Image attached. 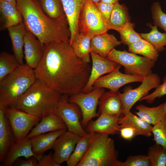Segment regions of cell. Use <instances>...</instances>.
I'll return each mask as SVG.
<instances>
[{
    "label": "cell",
    "mask_w": 166,
    "mask_h": 166,
    "mask_svg": "<svg viewBox=\"0 0 166 166\" xmlns=\"http://www.w3.org/2000/svg\"><path fill=\"white\" fill-rule=\"evenodd\" d=\"M91 67L77 57L69 41L44 45L42 58L34 69L37 79L61 95L81 91L88 82Z\"/></svg>",
    "instance_id": "cell-1"
},
{
    "label": "cell",
    "mask_w": 166,
    "mask_h": 166,
    "mask_svg": "<svg viewBox=\"0 0 166 166\" xmlns=\"http://www.w3.org/2000/svg\"><path fill=\"white\" fill-rule=\"evenodd\" d=\"M27 30L43 45L69 41L70 32L66 16L53 19L42 10L36 0H16Z\"/></svg>",
    "instance_id": "cell-2"
},
{
    "label": "cell",
    "mask_w": 166,
    "mask_h": 166,
    "mask_svg": "<svg viewBox=\"0 0 166 166\" xmlns=\"http://www.w3.org/2000/svg\"><path fill=\"white\" fill-rule=\"evenodd\" d=\"M61 94L37 79L14 107L38 117L53 112Z\"/></svg>",
    "instance_id": "cell-3"
},
{
    "label": "cell",
    "mask_w": 166,
    "mask_h": 166,
    "mask_svg": "<svg viewBox=\"0 0 166 166\" xmlns=\"http://www.w3.org/2000/svg\"><path fill=\"white\" fill-rule=\"evenodd\" d=\"M34 69L20 65L0 81V109L14 107L36 80Z\"/></svg>",
    "instance_id": "cell-4"
},
{
    "label": "cell",
    "mask_w": 166,
    "mask_h": 166,
    "mask_svg": "<svg viewBox=\"0 0 166 166\" xmlns=\"http://www.w3.org/2000/svg\"><path fill=\"white\" fill-rule=\"evenodd\" d=\"M114 140L109 135L94 132L87 152L77 166H119Z\"/></svg>",
    "instance_id": "cell-5"
},
{
    "label": "cell",
    "mask_w": 166,
    "mask_h": 166,
    "mask_svg": "<svg viewBox=\"0 0 166 166\" xmlns=\"http://www.w3.org/2000/svg\"><path fill=\"white\" fill-rule=\"evenodd\" d=\"M107 58L122 65L125 73L145 77L152 73L155 61L126 51L113 49Z\"/></svg>",
    "instance_id": "cell-6"
},
{
    "label": "cell",
    "mask_w": 166,
    "mask_h": 166,
    "mask_svg": "<svg viewBox=\"0 0 166 166\" xmlns=\"http://www.w3.org/2000/svg\"><path fill=\"white\" fill-rule=\"evenodd\" d=\"M79 33L92 37L107 32V23L95 4L85 0L78 19Z\"/></svg>",
    "instance_id": "cell-7"
},
{
    "label": "cell",
    "mask_w": 166,
    "mask_h": 166,
    "mask_svg": "<svg viewBox=\"0 0 166 166\" xmlns=\"http://www.w3.org/2000/svg\"><path fill=\"white\" fill-rule=\"evenodd\" d=\"M69 96L61 95L53 113L63 121L68 131L81 136L88 132L83 128L80 122L81 111L76 104L69 101Z\"/></svg>",
    "instance_id": "cell-8"
},
{
    "label": "cell",
    "mask_w": 166,
    "mask_h": 166,
    "mask_svg": "<svg viewBox=\"0 0 166 166\" xmlns=\"http://www.w3.org/2000/svg\"><path fill=\"white\" fill-rule=\"evenodd\" d=\"M5 115L12 129L15 141L26 138L41 119L14 107L4 109Z\"/></svg>",
    "instance_id": "cell-9"
},
{
    "label": "cell",
    "mask_w": 166,
    "mask_h": 166,
    "mask_svg": "<svg viewBox=\"0 0 166 166\" xmlns=\"http://www.w3.org/2000/svg\"><path fill=\"white\" fill-rule=\"evenodd\" d=\"M105 93L102 88H94L88 93L80 92L70 96L69 102L76 104L80 108L82 117L81 124L86 125L91 119L99 116L96 112L100 98Z\"/></svg>",
    "instance_id": "cell-10"
},
{
    "label": "cell",
    "mask_w": 166,
    "mask_h": 166,
    "mask_svg": "<svg viewBox=\"0 0 166 166\" xmlns=\"http://www.w3.org/2000/svg\"><path fill=\"white\" fill-rule=\"evenodd\" d=\"M160 81L158 74L152 73L144 77L141 83L137 87L133 89L130 87H128L124 88L123 93L119 92L123 105V115L130 111L133 105L147 95L150 90L160 85Z\"/></svg>",
    "instance_id": "cell-11"
},
{
    "label": "cell",
    "mask_w": 166,
    "mask_h": 166,
    "mask_svg": "<svg viewBox=\"0 0 166 166\" xmlns=\"http://www.w3.org/2000/svg\"><path fill=\"white\" fill-rule=\"evenodd\" d=\"M121 66L119 65L115 69L107 75L99 77L93 84L94 88H107L110 91L117 92L120 88L126 84L143 81V77L121 73L119 71Z\"/></svg>",
    "instance_id": "cell-12"
},
{
    "label": "cell",
    "mask_w": 166,
    "mask_h": 166,
    "mask_svg": "<svg viewBox=\"0 0 166 166\" xmlns=\"http://www.w3.org/2000/svg\"><path fill=\"white\" fill-rule=\"evenodd\" d=\"M80 137L78 135L66 130L57 138L52 149L54 152L53 158L59 166L67 161Z\"/></svg>",
    "instance_id": "cell-13"
},
{
    "label": "cell",
    "mask_w": 166,
    "mask_h": 166,
    "mask_svg": "<svg viewBox=\"0 0 166 166\" xmlns=\"http://www.w3.org/2000/svg\"><path fill=\"white\" fill-rule=\"evenodd\" d=\"M90 56L92 65L88 82L81 91L84 93L92 91L94 89L93 84L97 80L103 75L112 72L120 65L93 51L90 52Z\"/></svg>",
    "instance_id": "cell-14"
},
{
    "label": "cell",
    "mask_w": 166,
    "mask_h": 166,
    "mask_svg": "<svg viewBox=\"0 0 166 166\" xmlns=\"http://www.w3.org/2000/svg\"><path fill=\"white\" fill-rule=\"evenodd\" d=\"M43 46L35 36L27 30L24 38V54L26 64L34 69L43 54Z\"/></svg>",
    "instance_id": "cell-15"
},
{
    "label": "cell",
    "mask_w": 166,
    "mask_h": 166,
    "mask_svg": "<svg viewBox=\"0 0 166 166\" xmlns=\"http://www.w3.org/2000/svg\"><path fill=\"white\" fill-rule=\"evenodd\" d=\"M120 117L102 113L95 120H91L87 125L88 132H94L114 135L119 132L120 127L118 123Z\"/></svg>",
    "instance_id": "cell-16"
},
{
    "label": "cell",
    "mask_w": 166,
    "mask_h": 166,
    "mask_svg": "<svg viewBox=\"0 0 166 166\" xmlns=\"http://www.w3.org/2000/svg\"><path fill=\"white\" fill-rule=\"evenodd\" d=\"M70 32L69 42L71 45L79 33L78 22L85 0H61Z\"/></svg>",
    "instance_id": "cell-17"
},
{
    "label": "cell",
    "mask_w": 166,
    "mask_h": 166,
    "mask_svg": "<svg viewBox=\"0 0 166 166\" xmlns=\"http://www.w3.org/2000/svg\"><path fill=\"white\" fill-rule=\"evenodd\" d=\"M119 91L105 92L99 99L98 112L99 115L104 113L120 117L123 115L122 104L119 95Z\"/></svg>",
    "instance_id": "cell-18"
},
{
    "label": "cell",
    "mask_w": 166,
    "mask_h": 166,
    "mask_svg": "<svg viewBox=\"0 0 166 166\" xmlns=\"http://www.w3.org/2000/svg\"><path fill=\"white\" fill-rule=\"evenodd\" d=\"M62 129H67L65 124L60 117L52 112L43 117L26 137L30 139L38 135Z\"/></svg>",
    "instance_id": "cell-19"
},
{
    "label": "cell",
    "mask_w": 166,
    "mask_h": 166,
    "mask_svg": "<svg viewBox=\"0 0 166 166\" xmlns=\"http://www.w3.org/2000/svg\"><path fill=\"white\" fill-rule=\"evenodd\" d=\"M33 156L36 157L32 151L31 140L26 137L20 141H15L14 143L2 162V165L12 166L19 157H23L27 159Z\"/></svg>",
    "instance_id": "cell-20"
},
{
    "label": "cell",
    "mask_w": 166,
    "mask_h": 166,
    "mask_svg": "<svg viewBox=\"0 0 166 166\" xmlns=\"http://www.w3.org/2000/svg\"><path fill=\"white\" fill-rule=\"evenodd\" d=\"M121 43L113 34L106 32L95 35L91 40V51L107 58L111 51Z\"/></svg>",
    "instance_id": "cell-21"
},
{
    "label": "cell",
    "mask_w": 166,
    "mask_h": 166,
    "mask_svg": "<svg viewBox=\"0 0 166 166\" xmlns=\"http://www.w3.org/2000/svg\"><path fill=\"white\" fill-rule=\"evenodd\" d=\"M67 129L45 133L30 138L32 144V151L38 159L48 150L52 149L57 138Z\"/></svg>",
    "instance_id": "cell-22"
},
{
    "label": "cell",
    "mask_w": 166,
    "mask_h": 166,
    "mask_svg": "<svg viewBox=\"0 0 166 166\" xmlns=\"http://www.w3.org/2000/svg\"><path fill=\"white\" fill-rule=\"evenodd\" d=\"M13 132L4 109H0V161L2 163L15 142Z\"/></svg>",
    "instance_id": "cell-23"
},
{
    "label": "cell",
    "mask_w": 166,
    "mask_h": 166,
    "mask_svg": "<svg viewBox=\"0 0 166 166\" xmlns=\"http://www.w3.org/2000/svg\"><path fill=\"white\" fill-rule=\"evenodd\" d=\"M0 30L18 25L22 22V14L16 5L0 0Z\"/></svg>",
    "instance_id": "cell-24"
},
{
    "label": "cell",
    "mask_w": 166,
    "mask_h": 166,
    "mask_svg": "<svg viewBox=\"0 0 166 166\" xmlns=\"http://www.w3.org/2000/svg\"><path fill=\"white\" fill-rule=\"evenodd\" d=\"M14 55L20 65L24 64V38L27 30L23 22L8 28Z\"/></svg>",
    "instance_id": "cell-25"
},
{
    "label": "cell",
    "mask_w": 166,
    "mask_h": 166,
    "mask_svg": "<svg viewBox=\"0 0 166 166\" xmlns=\"http://www.w3.org/2000/svg\"><path fill=\"white\" fill-rule=\"evenodd\" d=\"M118 123L120 128L130 127L135 129L140 135L146 137L152 135V125L130 111L120 117Z\"/></svg>",
    "instance_id": "cell-26"
},
{
    "label": "cell",
    "mask_w": 166,
    "mask_h": 166,
    "mask_svg": "<svg viewBox=\"0 0 166 166\" xmlns=\"http://www.w3.org/2000/svg\"><path fill=\"white\" fill-rule=\"evenodd\" d=\"M134 113L143 119L153 126L162 120L166 116V102L152 107L143 104L137 105Z\"/></svg>",
    "instance_id": "cell-27"
},
{
    "label": "cell",
    "mask_w": 166,
    "mask_h": 166,
    "mask_svg": "<svg viewBox=\"0 0 166 166\" xmlns=\"http://www.w3.org/2000/svg\"><path fill=\"white\" fill-rule=\"evenodd\" d=\"M128 9L119 2L115 3L110 18L107 23L108 30L112 29L119 32L130 22Z\"/></svg>",
    "instance_id": "cell-28"
},
{
    "label": "cell",
    "mask_w": 166,
    "mask_h": 166,
    "mask_svg": "<svg viewBox=\"0 0 166 166\" xmlns=\"http://www.w3.org/2000/svg\"><path fill=\"white\" fill-rule=\"evenodd\" d=\"M92 38L79 33L71 45L76 56L83 61L88 63L90 61V42Z\"/></svg>",
    "instance_id": "cell-29"
},
{
    "label": "cell",
    "mask_w": 166,
    "mask_h": 166,
    "mask_svg": "<svg viewBox=\"0 0 166 166\" xmlns=\"http://www.w3.org/2000/svg\"><path fill=\"white\" fill-rule=\"evenodd\" d=\"M94 133L88 132L81 136L73 151L66 162L67 166H77L87 152Z\"/></svg>",
    "instance_id": "cell-30"
},
{
    "label": "cell",
    "mask_w": 166,
    "mask_h": 166,
    "mask_svg": "<svg viewBox=\"0 0 166 166\" xmlns=\"http://www.w3.org/2000/svg\"><path fill=\"white\" fill-rule=\"evenodd\" d=\"M128 50L130 52L142 55L155 61L159 56L154 46L143 38L128 46Z\"/></svg>",
    "instance_id": "cell-31"
},
{
    "label": "cell",
    "mask_w": 166,
    "mask_h": 166,
    "mask_svg": "<svg viewBox=\"0 0 166 166\" xmlns=\"http://www.w3.org/2000/svg\"><path fill=\"white\" fill-rule=\"evenodd\" d=\"M151 28L150 32L140 34L142 38L151 44L159 52L164 50V46H166V33L159 32L157 26L148 25Z\"/></svg>",
    "instance_id": "cell-32"
},
{
    "label": "cell",
    "mask_w": 166,
    "mask_h": 166,
    "mask_svg": "<svg viewBox=\"0 0 166 166\" xmlns=\"http://www.w3.org/2000/svg\"><path fill=\"white\" fill-rule=\"evenodd\" d=\"M41 6L45 14L53 19L65 16L61 0H39Z\"/></svg>",
    "instance_id": "cell-33"
},
{
    "label": "cell",
    "mask_w": 166,
    "mask_h": 166,
    "mask_svg": "<svg viewBox=\"0 0 166 166\" xmlns=\"http://www.w3.org/2000/svg\"><path fill=\"white\" fill-rule=\"evenodd\" d=\"M20 65L14 55L2 52L0 54V81L12 73Z\"/></svg>",
    "instance_id": "cell-34"
},
{
    "label": "cell",
    "mask_w": 166,
    "mask_h": 166,
    "mask_svg": "<svg viewBox=\"0 0 166 166\" xmlns=\"http://www.w3.org/2000/svg\"><path fill=\"white\" fill-rule=\"evenodd\" d=\"M147 156L150 166H166V149L161 145L156 143L149 147Z\"/></svg>",
    "instance_id": "cell-35"
},
{
    "label": "cell",
    "mask_w": 166,
    "mask_h": 166,
    "mask_svg": "<svg viewBox=\"0 0 166 166\" xmlns=\"http://www.w3.org/2000/svg\"><path fill=\"white\" fill-rule=\"evenodd\" d=\"M134 27L135 24L130 22L118 32L121 43L128 46L142 38L140 34L135 31Z\"/></svg>",
    "instance_id": "cell-36"
},
{
    "label": "cell",
    "mask_w": 166,
    "mask_h": 166,
    "mask_svg": "<svg viewBox=\"0 0 166 166\" xmlns=\"http://www.w3.org/2000/svg\"><path fill=\"white\" fill-rule=\"evenodd\" d=\"M152 133L156 143L166 149V116L160 121L152 126Z\"/></svg>",
    "instance_id": "cell-37"
},
{
    "label": "cell",
    "mask_w": 166,
    "mask_h": 166,
    "mask_svg": "<svg viewBox=\"0 0 166 166\" xmlns=\"http://www.w3.org/2000/svg\"><path fill=\"white\" fill-rule=\"evenodd\" d=\"M151 11L154 25L160 28L166 33V14L162 10L160 3H153Z\"/></svg>",
    "instance_id": "cell-38"
},
{
    "label": "cell",
    "mask_w": 166,
    "mask_h": 166,
    "mask_svg": "<svg viewBox=\"0 0 166 166\" xmlns=\"http://www.w3.org/2000/svg\"><path fill=\"white\" fill-rule=\"evenodd\" d=\"M119 166H150V163L147 155H131L125 161H120Z\"/></svg>",
    "instance_id": "cell-39"
},
{
    "label": "cell",
    "mask_w": 166,
    "mask_h": 166,
    "mask_svg": "<svg viewBox=\"0 0 166 166\" xmlns=\"http://www.w3.org/2000/svg\"><path fill=\"white\" fill-rule=\"evenodd\" d=\"M166 95V76L163 79V83L156 88L154 91L141 98L140 101H145L148 104H152L157 98H160Z\"/></svg>",
    "instance_id": "cell-40"
},
{
    "label": "cell",
    "mask_w": 166,
    "mask_h": 166,
    "mask_svg": "<svg viewBox=\"0 0 166 166\" xmlns=\"http://www.w3.org/2000/svg\"><path fill=\"white\" fill-rule=\"evenodd\" d=\"M95 4L107 23L113 9L114 4L106 3L100 1Z\"/></svg>",
    "instance_id": "cell-41"
},
{
    "label": "cell",
    "mask_w": 166,
    "mask_h": 166,
    "mask_svg": "<svg viewBox=\"0 0 166 166\" xmlns=\"http://www.w3.org/2000/svg\"><path fill=\"white\" fill-rule=\"evenodd\" d=\"M119 132L121 136L128 140H131L135 136L140 135L136 130L130 127H121Z\"/></svg>",
    "instance_id": "cell-42"
},
{
    "label": "cell",
    "mask_w": 166,
    "mask_h": 166,
    "mask_svg": "<svg viewBox=\"0 0 166 166\" xmlns=\"http://www.w3.org/2000/svg\"><path fill=\"white\" fill-rule=\"evenodd\" d=\"M38 160V166H59L55 162L51 152L47 155L43 154Z\"/></svg>",
    "instance_id": "cell-43"
},
{
    "label": "cell",
    "mask_w": 166,
    "mask_h": 166,
    "mask_svg": "<svg viewBox=\"0 0 166 166\" xmlns=\"http://www.w3.org/2000/svg\"><path fill=\"white\" fill-rule=\"evenodd\" d=\"M26 160L17 159L13 165L18 166H38V160L37 157L33 156Z\"/></svg>",
    "instance_id": "cell-44"
},
{
    "label": "cell",
    "mask_w": 166,
    "mask_h": 166,
    "mask_svg": "<svg viewBox=\"0 0 166 166\" xmlns=\"http://www.w3.org/2000/svg\"><path fill=\"white\" fill-rule=\"evenodd\" d=\"M120 0H101V1L106 3L114 4L119 2Z\"/></svg>",
    "instance_id": "cell-45"
},
{
    "label": "cell",
    "mask_w": 166,
    "mask_h": 166,
    "mask_svg": "<svg viewBox=\"0 0 166 166\" xmlns=\"http://www.w3.org/2000/svg\"><path fill=\"white\" fill-rule=\"evenodd\" d=\"M4 1L9 2L12 3L14 5H16V0H0Z\"/></svg>",
    "instance_id": "cell-46"
},
{
    "label": "cell",
    "mask_w": 166,
    "mask_h": 166,
    "mask_svg": "<svg viewBox=\"0 0 166 166\" xmlns=\"http://www.w3.org/2000/svg\"><path fill=\"white\" fill-rule=\"evenodd\" d=\"M90 0L91 1L93 2L95 4L101 1V0Z\"/></svg>",
    "instance_id": "cell-47"
}]
</instances>
